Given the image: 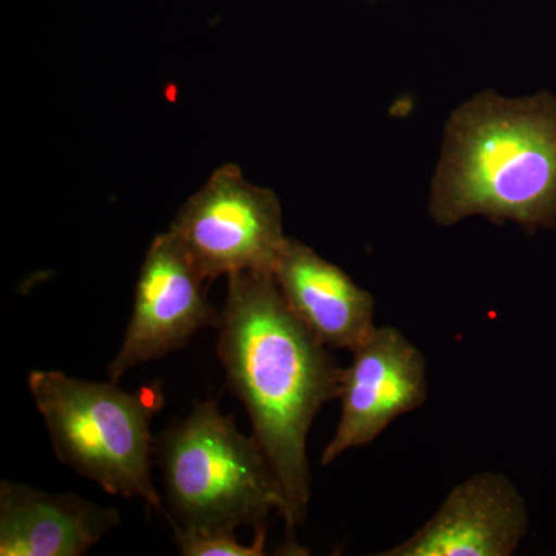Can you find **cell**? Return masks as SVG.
I'll use <instances>...</instances> for the list:
<instances>
[{"label": "cell", "instance_id": "7a4b0ae2", "mask_svg": "<svg viewBox=\"0 0 556 556\" xmlns=\"http://www.w3.org/2000/svg\"><path fill=\"white\" fill-rule=\"evenodd\" d=\"M439 226L485 217L556 228V94L485 90L453 113L430 193Z\"/></svg>", "mask_w": 556, "mask_h": 556}, {"label": "cell", "instance_id": "30bf717a", "mask_svg": "<svg viewBox=\"0 0 556 556\" xmlns=\"http://www.w3.org/2000/svg\"><path fill=\"white\" fill-rule=\"evenodd\" d=\"M121 522L116 508L73 493L0 484V555L80 556Z\"/></svg>", "mask_w": 556, "mask_h": 556}, {"label": "cell", "instance_id": "52a82bcc", "mask_svg": "<svg viewBox=\"0 0 556 556\" xmlns=\"http://www.w3.org/2000/svg\"><path fill=\"white\" fill-rule=\"evenodd\" d=\"M351 354L353 362L343 368L340 382V420L321 466L348 450L371 444L399 416L427 401L426 357L397 328H376Z\"/></svg>", "mask_w": 556, "mask_h": 556}, {"label": "cell", "instance_id": "8fae6325", "mask_svg": "<svg viewBox=\"0 0 556 556\" xmlns=\"http://www.w3.org/2000/svg\"><path fill=\"white\" fill-rule=\"evenodd\" d=\"M175 543L182 556H262L266 554V525L255 527V538L249 546L237 541L232 530H186L174 526Z\"/></svg>", "mask_w": 556, "mask_h": 556}, {"label": "cell", "instance_id": "ba28073f", "mask_svg": "<svg viewBox=\"0 0 556 556\" xmlns=\"http://www.w3.org/2000/svg\"><path fill=\"white\" fill-rule=\"evenodd\" d=\"M529 530L525 497L500 473L456 485L419 530L380 556H508Z\"/></svg>", "mask_w": 556, "mask_h": 556}, {"label": "cell", "instance_id": "6da1fadb", "mask_svg": "<svg viewBox=\"0 0 556 556\" xmlns=\"http://www.w3.org/2000/svg\"><path fill=\"white\" fill-rule=\"evenodd\" d=\"M218 331L226 380L276 473L280 517L292 533L311 500L309 430L321 407L339 399L343 368L289 309L273 273L228 277Z\"/></svg>", "mask_w": 556, "mask_h": 556}, {"label": "cell", "instance_id": "3957f363", "mask_svg": "<svg viewBox=\"0 0 556 556\" xmlns=\"http://www.w3.org/2000/svg\"><path fill=\"white\" fill-rule=\"evenodd\" d=\"M166 517L186 530L262 526L283 507L280 485L254 437L219 412L217 402H195L185 419L156 438Z\"/></svg>", "mask_w": 556, "mask_h": 556}, {"label": "cell", "instance_id": "8992f818", "mask_svg": "<svg viewBox=\"0 0 556 556\" xmlns=\"http://www.w3.org/2000/svg\"><path fill=\"white\" fill-rule=\"evenodd\" d=\"M204 283L169 230L153 239L139 270L129 327L108 368L110 380L118 382L137 365L188 345L200 329L218 328L219 313Z\"/></svg>", "mask_w": 556, "mask_h": 556}, {"label": "cell", "instance_id": "9c48e42d", "mask_svg": "<svg viewBox=\"0 0 556 556\" xmlns=\"http://www.w3.org/2000/svg\"><path fill=\"white\" fill-rule=\"evenodd\" d=\"M273 276L289 309L325 346L353 351L378 328L372 295L302 241H285Z\"/></svg>", "mask_w": 556, "mask_h": 556}, {"label": "cell", "instance_id": "277c9868", "mask_svg": "<svg viewBox=\"0 0 556 556\" xmlns=\"http://www.w3.org/2000/svg\"><path fill=\"white\" fill-rule=\"evenodd\" d=\"M28 387L58 459L113 496H139L166 515L152 481L153 416L164 407L160 382L127 393L116 382H86L33 371Z\"/></svg>", "mask_w": 556, "mask_h": 556}, {"label": "cell", "instance_id": "5b68a950", "mask_svg": "<svg viewBox=\"0 0 556 556\" xmlns=\"http://www.w3.org/2000/svg\"><path fill=\"white\" fill-rule=\"evenodd\" d=\"M167 230L206 281L273 273L288 239L276 193L252 185L233 163L212 172Z\"/></svg>", "mask_w": 556, "mask_h": 556}]
</instances>
